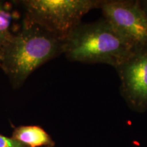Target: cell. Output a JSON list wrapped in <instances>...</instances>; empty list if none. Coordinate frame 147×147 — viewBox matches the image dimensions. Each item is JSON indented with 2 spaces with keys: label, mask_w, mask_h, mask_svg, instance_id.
<instances>
[{
  "label": "cell",
  "mask_w": 147,
  "mask_h": 147,
  "mask_svg": "<svg viewBox=\"0 0 147 147\" xmlns=\"http://www.w3.org/2000/svg\"><path fill=\"white\" fill-rule=\"evenodd\" d=\"M103 18L134 47L147 45V18L139 0H103Z\"/></svg>",
  "instance_id": "5"
},
{
  "label": "cell",
  "mask_w": 147,
  "mask_h": 147,
  "mask_svg": "<svg viewBox=\"0 0 147 147\" xmlns=\"http://www.w3.org/2000/svg\"><path fill=\"white\" fill-rule=\"evenodd\" d=\"M103 0H23L25 16L65 40L88 12L100 9Z\"/></svg>",
  "instance_id": "3"
},
{
  "label": "cell",
  "mask_w": 147,
  "mask_h": 147,
  "mask_svg": "<svg viewBox=\"0 0 147 147\" xmlns=\"http://www.w3.org/2000/svg\"><path fill=\"white\" fill-rule=\"evenodd\" d=\"M0 64H1V55H0Z\"/></svg>",
  "instance_id": "10"
},
{
  "label": "cell",
  "mask_w": 147,
  "mask_h": 147,
  "mask_svg": "<svg viewBox=\"0 0 147 147\" xmlns=\"http://www.w3.org/2000/svg\"><path fill=\"white\" fill-rule=\"evenodd\" d=\"M64 40L25 17L0 50V67L14 89L23 86L40 66L63 54Z\"/></svg>",
  "instance_id": "1"
},
{
  "label": "cell",
  "mask_w": 147,
  "mask_h": 147,
  "mask_svg": "<svg viewBox=\"0 0 147 147\" xmlns=\"http://www.w3.org/2000/svg\"><path fill=\"white\" fill-rule=\"evenodd\" d=\"M12 138L26 147H51L55 144L49 134L39 126L18 127L14 129Z\"/></svg>",
  "instance_id": "6"
},
{
  "label": "cell",
  "mask_w": 147,
  "mask_h": 147,
  "mask_svg": "<svg viewBox=\"0 0 147 147\" xmlns=\"http://www.w3.org/2000/svg\"><path fill=\"white\" fill-rule=\"evenodd\" d=\"M120 93L129 107L136 113L147 110V45L135 47L116 67Z\"/></svg>",
  "instance_id": "4"
},
{
  "label": "cell",
  "mask_w": 147,
  "mask_h": 147,
  "mask_svg": "<svg viewBox=\"0 0 147 147\" xmlns=\"http://www.w3.org/2000/svg\"><path fill=\"white\" fill-rule=\"evenodd\" d=\"M17 13L12 3L0 1V50L9 42L15 30L12 26Z\"/></svg>",
  "instance_id": "7"
},
{
  "label": "cell",
  "mask_w": 147,
  "mask_h": 147,
  "mask_svg": "<svg viewBox=\"0 0 147 147\" xmlns=\"http://www.w3.org/2000/svg\"><path fill=\"white\" fill-rule=\"evenodd\" d=\"M0 147H26L18 141L0 134Z\"/></svg>",
  "instance_id": "8"
},
{
  "label": "cell",
  "mask_w": 147,
  "mask_h": 147,
  "mask_svg": "<svg viewBox=\"0 0 147 147\" xmlns=\"http://www.w3.org/2000/svg\"><path fill=\"white\" fill-rule=\"evenodd\" d=\"M134 48L102 17L75 27L64 40L63 54L70 61L107 64L116 68Z\"/></svg>",
  "instance_id": "2"
},
{
  "label": "cell",
  "mask_w": 147,
  "mask_h": 147,
  "mask_svg": "<svg viewBox=\"0 0 147 147\" xmlns=\"http://www.w3.org/2000/svg\"><path fill=\"white\" fill-rule=\"evenodd\" d=\"M139 3L147 18V0H139Z\"/></svg>",
  "instance_id": "9"
}]
</instances>
